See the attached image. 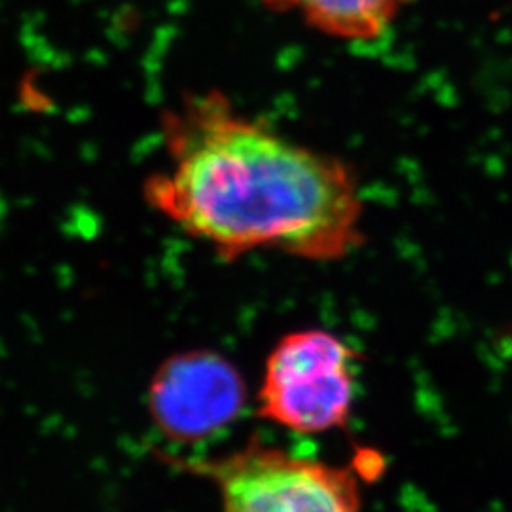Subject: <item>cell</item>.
<instances>
[{"label":"cell","instance_id":"obj_1","mask_svg":"<svg viewBox=\"0 0 512 512\" xmlns=\"http://www.w3.org/2000/svg\"><path fill=\"white\" fill-rule=\"evenodd\" d=\"M165 164L150 209L222 260L275 251L338 262L366 241L355 169L239 109L220 90L184 93L160 118Z\"/></svg>","mask_w":512,"mask_h":512},{"label":"cell","instance_id":"obj_2","mask_svg":"<svg viewBox=\"0 0 512 512\" xmlns=\"http://www.w3.org/2000/svg\"><path fill=\"white\" fill-rule=\"evenodd\" d=\"M160 459L215 484L220 512H363L357 467L294 456L260 440L215 458Z\"/></svg>","mask_w":512,"mask_h":512},{"label":"cell","instance_id":"obj_3","mask_svg":"<svg viewBox=\"0 0 512 512\" xmlns=\"http://www.w3.org/2000/svg\"><path fill=\"white\" fill-rule=\"evenodd\" d=\"M357 349L325 329L287 332L266 357L256 412L298 435L346 427L355 403Z\"/></svg>","mask_w":512,"mask_h":512},{"label":"cell","instance_id":"obj_4","mask_svg":"<svg viewBox=\"0 0 512 512\" xmlns=\"http://www.w3.org/2000/svg\"><path fill=\"white\" fill-rule=\"evenodd\" d=\"M245 378L226 355L190 349L167 357L147 387L154 429L171 444H200L219 437L243 414Z\"/></svg>","mask_w":512,"mask_h":512},{"label":"cell","instance_id":"obj_5","mask_svg":"<svg viewBox=\"0 0 512 512\" xmlns=\"http://www.w3.org/2000/svg\"><path fill=\"white\" fill-rule=\"evenodd\" d=\"M416 0H264L272 12L293 16L323 37L370 44L384 38Z\"/></svg>","mask_w":512,"mask_h":512}]
</instances>
